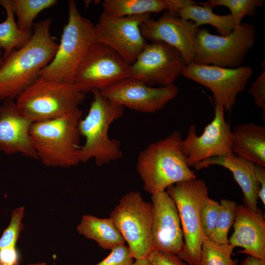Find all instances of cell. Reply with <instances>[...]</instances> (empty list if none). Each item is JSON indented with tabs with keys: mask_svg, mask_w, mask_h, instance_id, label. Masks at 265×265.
<instances>
[{
	"mask_svg": "<svg viewBox=\"0 0 265 265\" xmlns=\"http://www.w3.org/2000/svg\"><path fill=\"white\" fill-rule=\"evenodd\" d=\"M24 213L23 207L17 208L12 212L10 222L0 238V250L16 247L24 227L23 219Z\"/></svg>",
	"mask_w": 265,
	"mask_h": 265,
	"instance_id": "obj_30",
	"label": "cell"
},
{
	"mask_svg": "<svg viewBox=\"0 0 265 265\" xmlns=\"http://www.w3.org/2000/svg\"><path fill=\"white\" fill-rule=\"evenodd\" d=\"M166 191L176 204L183 232L184 247L178 257L187 264L197 265L206 237L201 225L200 208L208 197V188L203 180L196 178L172 185Z\"/></svg>",
	"mask_w": 265,
	"mask_h": 265,
	"instance_id": "obj_7",
	"label": "cell"
},
{
	"mask_svg": "<svg viewBox=\"0 0 265 265\" xmlns=\"http://www.w3.org/2000/svg\"><path fill=\"white\" fill-rule=\"evenodd\" d=\"M85 94L73 84L38 79L16 99L20 112L32 123L62 116L80 108Z\"/></svg>",
	"mask_w": 265,
	"mask_h": 265,
	"instance_id": "obj_6",
	"label": "cell"
},
{
	"mask_svg": "<svg viewBox=\"0 0 265 265\" xmlns=\"http://www.w3.org/2000/svg\"><path fill=\"white\" fill-rule=\"evenodd\" d=\"M213 8L218 6L228 8L232 16L236 27H239L242 19L245 16H253L257 7H262L265 3L263 0H210L200 2Z\"/></svg>",
	"mask_w": 265,
	"mask_h": 265,
	"instance_id": "obj_29",
	"label": "cell"
},
{
	"mask_svg": "<svg viewBox=\"0 0 265 265\" xmlns=\"http://www.w3.org/2000/svg\"><path fill=\"white\" fill-rule=\"evenodd\" d=\"M19 255L16 247L0 250V263L1 265H19Z\"/></svg>",
	"mask_w": 265,
	"mask_h": 265,
	"instance_id": "obj_35",
	"label": "cell"
},
{
	"mask_svg": "<svg viewBox=\"0 0 265 265\" xmlns=\"http://www.w3.org/2000/svg\"><path fill=\"white\" fill-rule=\"evenodd\" d=\"M80 108L62 116L32 123L29 137L38 159L48 167L68 168L80 163Z\"/></svg>",
	"mask_w": 265,
	"mask_h": 265,
	"instance_id": "obj_3",
	"label": "cell"
},
{
	"mask_svg": "<svg viewBox=\"0 0 265 265\" xmlns=\"http://www.w3.org/2000/svg\"><path fill=\"white\" fill-rule=\"evenodd\" d=\"M182 149L189 167L211 158L234 154L232 130L222 106H215L213 120L200 135H197L195 125L189 126L186 137L182 141Z\"/></svg>",
	"mask_w": 265,
	"mask_h": 265,
	"instance_id": "obj_14",
	"label": "cell"
},
{
	"mask_svg": "<svg viewBox=\"0 0 265 265\" xmlns=\"http://www.w3.org/2000/svg\"><path fill=\"white\" fill-rule=\"evenodd\" d=\"M52 22L49 18L35 23L28 42L3 59L0 67V100L16 99L53 60L58 44L50 31Z\"/></svg>",
	"mask_w": 265,
	"mask_h": 265,
	"instance_id": "obj_1",
	"label": "cell"
},
{
	"mask_svg": "<svg viewBox=\"0 0 265 265\" xmlns=\"http://www.w3.org/2000/svg\"><path fill=\"white\" fill-rule=\"evenodd\" d=\"M0 265H1L0 263Z\"/></svg>",
	"mask_w": 265,
	"mask_h": 265,
	"instance_id": "obj_41",
	"label": "cell"
},
{
	"mask_svg": "<svg viewBox=\"0 0 265 265\" xmlns=\"http://www.w3.org/2000/svg\"><path fill=\"white\" fill-rule=\"evenodd\" d=\"M222 166L232 172L243 192L244 205L256 211L260 186L255 176V164L234 154L211 158L195 164L197 170L211 165Z\"/></svg>",
	"mask_w": 265,
	"mask_h": 265,
	"instance_id": "obj_20",
	"label": "cell"
},
{
	"mask_svg": "<svg viewBox=\"0 0 265 265\" xmlns=\"http://www.w3.org/2000/svg\"><path fill=\"white\" fill-rule=\"evenodd\" d=\"M140 28L146 40L167 43L180 52L186 64L194 62L195 38L199 27L193 22L167 11L157 20L151 18L143 23Z\"/></svg>",
	"mask_w": 265,
	"mask_h": 265,
	"instance_id": "obj_17",
	"label": "cell"
},
{
	"mask_svg": "<svg viewBox=\"0 0 265 265\" xmlns=\"http://www.w3.org/2000/svg\"><path fill=\"white\" fill-rule=\"evenodd\" d=\"M220 203L206 197L202 202L200 208V218L204 235L208 237L213 230L220 211Z\"/></svg>",
	"mask_w": 265,
	"mask_h": 265,
	"instance_id": "obj_31",
	"label": "cell"
},
{
	"mask_svg": "<svg viewBox=\"0 0 265 265\" xmlns=\"http://www.w3.org/2000/svg\"><path fill=\"white\" fill-rule=\"evenodd\" d=\"M78 232L95 241L104 249L111 250L125 243L122 235L109 218H99L91 214L82 216L77 226Z\"/></svg>",
	"mask_w": 265,
	"mask_h": 265,
	"instance_id": "obj_22",
	"label": "cell"
},
{
	"mask_svg": "<svg viewBox=\"0 0 265 265\" xmlns=\"http://www.w3.org/2000/svg\"><path fill=\"white\" fill-rule=\"evenodd\" d=\"M127 243L135 260L147 258L154 250L152 225L153 207L139 191L124 195L109 217Z\"/></svg>",
	"mask_w": 265,
	"mask_h": 265,
	"instance_id": "obj_9",
	"label": "cell"
},
{
	"mask_svg": "<svg viewBox=\"0 0 265 265\" xmlns=\"http://www.w3.org/2000/svg\"><path fill=\"white\" fill-rule=\"evenodd\" d=\"M219 215L213 230L208 238L218 244L229 243L228 235L233 225L237 209L236 202L228 199L220 200Z\"/></svg>",
	"mask_w": 265,
	"mask_h": 265,
	"instance_id": "obj_28",
	"label": "cell"
},
{
	"mask_svg": "<svg viewBox=\"0 0 265 265\" xmlns=\"http://www.w3.org/2000/svg\"><path fill=\"white\" fill-rule=\"evenodd\" d=\"M130 77V65L107 46L95 42L79 64L73 85L85 94L102 91Z\"/></svg>",
	"mask_w": 265,
	"mask_h": 265,
	"instance_id": "obj_10",
	"label": "cell"
},
{
	"mask_svg": "<svg viewBox=\"0 0 265 265\" xmlns=\"http://www.w3.org/2000/svg\"><path fill=\"white\" fill-rule=\"evenodd\" d=\"M241 265H265V261L248 255Z\"/></svg>",
	"mask_w": 265,
	"mask_h": 265,
	"instance_id": "obj_37",
	"label": "cell"
},
{
	"mask_svg": "<svg viewBox=\"0 0 265 265\" xmlns=\"http://www.w3.org/2000/svg\"><path fill=\"white\" fill-rule=\"evenodd\" d=\"M68 7V21L56 53L38 79L73 84L79 64L96 41L94 25L81 15L74 0H69Z\"/></svg>",
	"mask_w": 265,
	"mask_h": 265,
	"instance_id": "obj_5",
	"label": "cell"
},
{
	"mask_svg": "<svg viewBox=\"0 0 265 265\" xmlns=\"http://www.w3.org/2000/svg\"><path fill=\"white\" fill-rule=\"evenodd\" d=\"M151 201L154 250L180 256L184 247V235L174 200L164 190L151 194Z\"/></svg>",
	"mask_w": 265,
	"mask_h": 265,
	"instance_id": "obj_16",
	"label": "cell"
},
{
	"mask_svg": "<svg viewBox=\"0 0 265 265\" xmlns=\"http://www.w3.org/2000/svg\"><path fill=\"white\" fill-rule=\"evenodd\" d=\"M32 123L20 112L14 100L3 101L0 105V150L38 159L29 137Z\"/></svg>",
	"mask_w": 265,
	"mask_h": 265,
	"instance_id": "obj_18",
	"label": "cell"
},
{
	"mask_svg": "<svg viewBox=\"0 0 265 265\" xmlns=\"http://www.w3.org/2000/svg\"><path fill=\"white\" fill-rule=\"evenodd\" d=\"M256 34L255 27L249 23L241 24L226 36L199 28L195 38L193 62L229 68L241 66L255 43Z\"/></svg>",
	"mask_w": 265,
	"mask_h": 265,
	"instance_id": "obj_8",
	"label": "cell"
},
{
	"mask_svg": "<svg viewBox=\"0 0 265 265\" xmlns=\"http://www.w3.org/2000/svg\"><path fill=\"white\" fill-rule=\"evenodd\" d=\"M233 226L229 243L242 248L240 253L265 261V221L262 211L238 205Z\"/></svg>",
	"mask_w": 265,
	"mask_h": 265,
	"instance_id": "obj_19",
	"label": "cell"
},
{
	"mask_svg": "<svg viewBox=\"0 0 265 265\" xmlns=\"http://www.w3.org/2000/svg\"><path fill=\"white\" fill-rule=\"evenodd\" d=\"M147 258L153 265H188L178 256L159 250H153Z\"/></svg>",
	"mask_w": 265,
	"mask_h": 265,
	"instance_id": "obj_34",
	"label": "cell"
},
{
	"mask_svg": "<svg viewBox=\"0 0 265 265\" xmlns=\"http://www.w3.org/2000/svg\"><path fill=\"white\" fill-rule=\"evenodd\" d=\"M26 265H49L46 262H38L28 264Z\"/></svg>",
	"mask_w": 265,
	"mask_h": 265,
	"instance_id": "obj_39",
	"label": "cell"
},
{
	"mask_svg": "<svg viewBox=\"0 0 265 265\" xmlns=\"http://www.w3.org/2000/svg\"><path fill=\"white\" fill-rule=\"evenodd\" d=\"M151 18L150 14L114 17L102 12L94 25L96 42L110 48L131 65L147 44L140 26Z\"/></svg>",
	"mask_w": 265,
	"mask_h": 265,
	"instance_id": "obj_13",
	"label": "cell"
},
{
	"mask_svg": "<svg viewBox=\"0 0 265 265\" xmlns=\"http://www.w3.org/2000/svg\"><path fill=\"white\" fill-rule=\"evenodd\" d=\"M93 99L88 113L79 124L80 135L85 142L80 146V162L93 159L98 166L117 160L122 156L120 142L110 139L108 132L111 124L121 117L125 108L106 98L97 90H93Z\"/></svg>",
	"mask_w": 265,
	"mask_h": 265,
	"instance_id": "obj_4",
	"label": "cell"
},
{
	"mask_svg": "<svg viewBox=\"0 0 265 265\" xmlns=\"http://www.w3.org/2000/svg\"><path fill=\"white\" fill-rule=\"evenodd\" d=\"M132 265H153L148 258H143L136 260Z\"/></svg>",
	"mask_w": 265,
	"mask_h": 265,
	"instance_id": "obj_38",
	"label": "cell"
},
{
	"mask_svg": "<svg viewBox=\"0 0 265 265\" xmlns=\"http://www.w3.org/2000/svg\"><path fill=\"white\" fill-rule=\"evenodd\" d=\"M57 3L56 0H11V6L17 17V24L23 30H33L34 21L46 9Z\"/></svg>",
	"mask_w": 265,
	"mask_h": 265,
	"instance_id": "obj_26",
	"label": "cell"
},
{
	"mask_svg": "<svg viewBox=\"0 0 265 265\" xmlns=\"http://www.w3.org/2000/svg\"><path fill=\"white\" fill-rule=\"evenodd\" d=\"M102 5L103 13L114 17L151 14L167 9L165 0H105Z\"/></svg>",
	"mask_w": 265,
	"mask_h": 265,
	"instance_id": "obj_25",
	"label": "cell"
},
{
	"mask_svg": "<svg viewBox=\"0 0 265 265\" xmlns=\"http://www.w3.org/2000/svg\"><path fill=\"white\" fill-rule=\"evenodd\" d=\"M232 148L235 155L265 167V127L252 122L236 125Z\"/></svg>",
	"mask_w": 265,
	"mask_h": 265,
	"instance_id": "obj_21",
	"label": "cell"
},
{
	"mask_svg": "<svg viewBox=\"0 0 265 265\" xmlns=\"http://www.w3.org/2000/svg\"><path fill=\"white\" fill-rule=\"evenodd\" d=\"M100 92L105 97L124 108L153 113L173 99L179 89L174 84L154 87L129 78Z\"/></svg>",
	"mask_w": 265,
	"mask_h": 265,
	"instance_id": "obj_15",
	"label": "cell"
},
{
	"mask_svg": "<svg viewBox=\"0 0 265 265\" xmlns=\"http://www.w3.org/2000/svg\"><path fill=\"white\" fill-rule=\"evenodd\" d=\"M255 176L260 186L258 198L265 205V167L255 164Z\"/></svg>",
	"mask_w": 265,
	"mask_h": 265,
	"instance_id": "obj_36",
	"label": "cell"
},
{
	"mask_svg": "<svg viewBox=\"0 0 265 265\" xmlns=\"http://www.w3.org/2000/svg\"><path fill=\"white\" fill-rule=\"evenodd\" d=\"M182 141L181 133L175 131L139 153L136 169L146 192L158 193L172 185L196 178L186 163Z\"/></svg>",
	"mask_w": 265,
	"mask_h": 265,
	"instance_id": "obj_2",
	"label": "cell"
},
{
	"mask_svg": "<svg viewBox=\"0 0 265 265\" xmlns=\"http://www.w3.org/2000/svg\"></svg>",
	"mask_w": 265,
	"mask_h": 265,
	"instance_id": "obj_42",
	"label": "cell"
},
{
	"mask_svg": "<svg viewBox=\"0 0 265 265\" xmlns=\"http://www.w3.org/2000/svg\"><path fill=\"white\" fill-rule=\"evenodd\" d=\"M254 99L256 105L262 111L263 118L265 117V70L257 77L249 89Z\"/></svg>",
	"mask_w": 265,
	"mask_h": 265,
	"instance_id": "obj_33",
	"label": "cell"
},
{
	"mask_svg": "<svg viewBox=\"0 0 265 265\" xmlns=\"http://www.w3.org/2000/svg\"><path fill=\"white\" fill-rule=\"evenodd\" d=\"M177 15L193 22L198 27L202 25H211L221 36L228 35L236 27L231 14L217 15L213 12L211 7L192 0H184Z\"/></svg>",
	"mask_w": 265,
	"mask_h": 265,
	"instance_id": "obj_23",
	"label": "cell"
},
{
	"mask_svg": "<svg viewBox=\"0 0 265 265\" xmlns=\"http://www.w3.org/2000/svg\"><path fill=\"white\" fill-rule=\"evenodd\" d=\"M3 61V58L2 57V52L1 49L0 48V67L1 66Z\"/></svg>",
	"mask_w": 265,
	"mask_h": 265,
	"instance_id": "obj_40",
	"label": "cell"
},
{
	"mask_svg": "<svg viewBox=\"0 0 265 265\" xmlns=\"http://www.w3.org/2000/svg\"><path fill=\"white\" fill-rule=\"evenodd\" d=\"M252 73V69L248 66L229 68L193 62L185 66L181 75L210 89L215 105L230 111Z\"/></svg>",
	"mask_w": 265,
	"mask_h": 265,
	"instance_id": "obj_11",
	"label": "cell"
},
{
	"mask_svg": "<svg viewBox=\"0 0 265 265\" xmlns=\"http://www.w3.org/2000/svg\"><path fill=\"white\" fill-rule=\"evenodd\" d=\"M234 248L229 243L218 244L205 237L197 265H237L238 260L232 257Z\"/></svg>",
	"mask_w": 265,
	"mask_h": 265,
	"instance_id": "obj_27",
	"label": "cell"
},
{
	"mask_svg": "<svg viewBox=\"0 0 265 265\" xmlns=\"http://www.w3.org/2000/svg\"><path fill=\"white\" fill-rule=\"evenodd\" d=\"M186 63L180 52L160 41L146 44L130 65V78L153 86L174 84Z\"/></svg>",
	"mask_w": 265,
	"mask_h": 265,
	"instance_id": "obj_12",
	"label": "cell"
},
{
	"mask_svg": "<svg viewBox=\"0 0 265 265\" xmlns=\"http://www.w3.org/2000/svg\"><path fill=\"white\" fill-rule=\"evenodd\" d=\"M110 254L95 265H132L134 258L127 245H118L111 250Z\"/></svg>",
	"mask_w": 265,
	"mask_h": 265,
	"instance_id": "obj_32",
	"label": "cell"
},
{
	"mask_svg": "<svg viewBox=\"0 0 265 265\" xmlns=\"http://www.w3.org/2000/svg\"><path fill=\"white\" fill-rule=\"evenodd\" d=\"M0 6L6 13V19L0 23V48L3 59L13 51L26 44L31 39L33 30H23L18 26L11 6V0H0Z\"/></svg>",
	"mask_w": 265,
	"mask_h": 265,
	"instance_id": "obj_24",
	"label": "cell"
}]
</instances>
